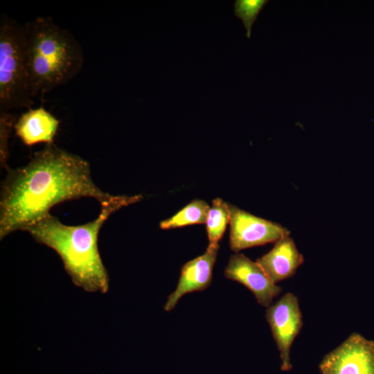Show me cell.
<instances>
[{"mask_svg": "<svg viewBox=\"0 0 374 374\" xmlns=\"http://www.w3.org/2000/svg\"><path fill=\"white\" fill-rule=\"evenodd\" d=\"M115 195L93 182L87 161L53 144L35 152L26 165L9 170L0 195V238L25 229L65 201L91 197L101 205Z\"/></svg>", "mask_w": 374, "mask_h": 374, "instance_id": "6da1fadb", "label": "cell"}, {"mask_svg": "<svg viewBox=\"0 0 374 374\" xmlns=\"http://www.w3.org/2000/svg\"><path fill=\"white\" fill-rule=\"evenodd\" d=\"M142 197L141 195H115L101 205L95 220L80 225L64 224L49 214L24 231L57 253L74 285L87 292L105 294L109 290V280L98 250L100 229L112 213Z\"/></svg>", "mask_w": 374, "mask_h": 374, "instance_id": "7a4b0ae2", "label": "cell"}, {"mask_svg": "<svg viewBox=\"0 0 374 374\" xmlns=\"http://www.w3.org/2000/svg\"><path fill=\"white\" fill-rule=\"evenodd\" d=\"M23 26L33 98L64 85L82 71L83 51L69 30L50 17H37Z\"/></svg>", "mask_w": 374, "mask_h": 374, "instance_id": "3957f363", "label": "cell"}, {"mask_svg": "<svg viewBox=\"0 0 374 374\" xmlns=\"http://www.w3.org/2000/svg\"><path fill=\"white\" fill-rule=\"evenodd\" d=\"M34 104L27 66L24 26L6 14L0 19V113Z\"/></svg>", "mask_w": 374, "mask_h": 374, "instance_id": "277c9868", "label": "cell"}, {"mask_svg": "<svg viewBox=\"0 0 374 374\" xmlns=\"http://www.w3.org/2000/svg\"><path fill=\"white\" fill-rule=\"evenodd\" d=\"M265 317L280 353V369H292L290 349L303 326L299 299L293 293L285 294L267 308Z\"/></svg>", "mask_w": 374, "mask_h": 374, "instance_id": "5b68a950", "label": "cell"}, {"mask_svg": "<svg viewBox=\"0 0 374 374\" xmlns=\"http://www.w3.org/2000/svg\"><path fill=\"white\" fill-rule=\"evenodd\" d=\"M229 245L232 251L276 242L290 231L279 224L255 216L235 206L229 204Z\"/></svg>", "mask_w": 374, "mask_h": 374, "instance_id": "8992f818", "label": "cell"}, {"mask_svg": "<svg viewBox=\"0 0 374 374\" xmlns=\"http://www.w3.org/2000/svg\"><path fill=\"white\" fill-rule=\"evenodd\" d=\"M321 374H374V341L353 332L322 359Z\"/></svg>", "mask_w": 374, "mask_h": 374, "instance_id": "52a82bcc", "label": "cell"}, {"mask_svg": "<svg viewBox=\"0 0 374 374\" xmlns=\"http://www.w3.org/2000/svg\"><path fill=\"white\" fill-rule=\"evenodd\" d=\"M226 278L236 281L249 290L257 302L268 308L281 292V288L268 277L261 267L240 253L231 256L224 270Z\"/></svg>", "mask_w": 374, "mask_h": 374, "instance_id": "ba28073f", "label": "cell"}, {"mask_svg": "<svg viewBox=\"0 0 374 374\" xmlns=\"http://www.w3.org/2000/svg\"><path fill=\"white\" fill-rule=\"evenodd\" d=\"M219 245L208 246L205 252L181 267L176 289L168 296L164 310L170 312L185 294L206 290L211 283Z\"/></svg>", "mask_w": 374, "mask_h": 374, "instance_id": "9c48e42d", "label": "cell"}, {"mask_svg": "<svg viewBox=\"0 0 374 374\" xmlns=\"http://www.w3.org/2000/svg\"><path fill=\"white\" fill-rule=\"evenodd\" d=\"M303 261V255L290 235L278 240L269 252L256 260V262L276 284L293 276Z\"/></svg>", "mask_w": 374, "mask_h": 374, "instance_id": "30bf717a", "label": "cell"}, {"mask_svg": "<svg viewBox=\"0 0 374 374\" xmlns=\"http://www.w3.org/2000/svg\"><path fill=\"white\" fill-rule=\"evenodd\" d=\"M60 121L43 107L29 109L15 121L17 136L26 145L45 143L53 144Z\"/></svg>", "mask_w": 374, "mask_h": 374, "instance_id": "8fae6325", "label": "cell"}, {"mask_svg": "<svg viewBox=\"0 0 374 374\" xmlns=\"http://www.w3.org/2000/svg\"><path fill=\"white\" fill-rule=\"evenodd\" d=\"M210 208L205 201L195 199L171 217L161 221L160 228L171 229L196 224H205Z\"/></svg>", "mask_w": 374, "mask_h": 374, "instance_id": "7c38bea8", "label": "cell"}, {"mask_svg": "<svg viewBox=\"0 0 374 374\" xmlns=\"http://www.w3.org/2000/svg\"><path fill=\"white\" fill-rule=\"evenodd\" d=\"M229 221V204L221 198L213 199L205 223L209 245H219Z\"/></svg>", "mask_w": 374, "mask_h": 374, "instance_id": "4fadbf2b", "label": "cell"}, {"mask_svg": "<svg viewBox=\"0 0 374 374\" xmlns=\"http://www.w3.org/2000/svg\"><path fill=\"white\" fill-rule=\"evenodd\" d=\"M268 0H236L234 3V15L241 19L246 28L247 38L251 37V28L258 15Z\"/></svg>", "mask_w": 374, "mask_h": 374, "instance_id": "5bb4252c", "label": "cell"}, {"mask_svg": "<svg viewBox=\"0 0 374 374\" xmlns=\"http://www.w3.org/2000/svg\"><path fill=\"white\" fill-rule=\"evenodd\" d=\"M15 116L10 112L0 113L1 163L6 165L8 157V139L15 123Z\"/></svg>", "mask_w": 374, "mask_h": 374, "instance_id": "9a60e30c", "label": "cell"}]
</instances>
